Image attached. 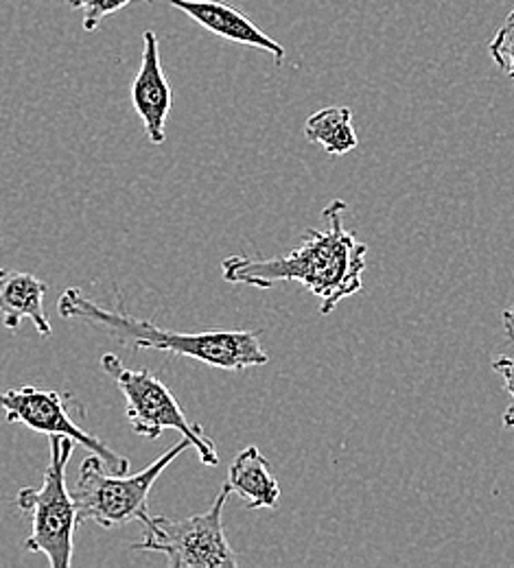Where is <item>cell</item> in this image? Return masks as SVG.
I'll use <instances>...</instances> for the list:
<instances>
[{"mask_svg": "<svg viewBox=\"0 0 514 568\" xmlns=\"http://www.w3.org/2000/svg\"><path fill=\"white\" fill-rule=\"evenodd\" d=\"M488 53L493 62L500 67V71L506 72L511 79H514V9L506 16L495 38L491 40Z\"/></svg>", "mask_w": 514, "mask_h": 568, "instance_id": "5bb4252c", "label": "cell"}, {"mask_svg": "<svg viewBox=\"0 0 514 568\" xmlns=\"http://www.w3.org/2000/svg\"><path fill=\"white\" fill-rule=\"evenodd\" d=\"M346 202L333 200L324 209L326 230H306L300 247L281 256H228L221 263L223 281L272 288L300 283L320 300V313L329 315L342 300L362 291L366 272V243H360L342 223Z\"/></svg>", "mask_w": 514, "mask_h": 568, "instance_id": "6da1fadb", "label": "cell"}, {"mask_svg": "<svg viewBox=\"0 0 514 568\" xmlns=\"http://www.w3.org/2000/svg\"><path fill=\"white\" fill-rule=\"evenodd\" d=\"M74 439L67 435L49 437V466L40 488H20L16 505L31 516L27 554H42L53 568L73 565L74 529L81 525L77 505L67 488V468L73 459Z\"/></svg>", "mask_w": 514, "mask_h": 568, "instance_id": "3957f363", "label": "cell"}, {"mask_svg": "<svg viewBox=\"0 0 514 568\" xmlns=\"http://www.w3.org/2000/svg\"><path fill=\"white\" fill-rule=\"evenodd\" d=\"M73 396L56 389L40 387H18L0 394V412L11 425L29 426L36 433L44 435H67L79 446L97 455L110 473L123 475L130 470V459L114 453L88 428L77 425L73 418Z\"/></svg>", "mask_w": 514, "mask_h": 568, "instance_id": "52a82bcc", "label": "cell"}, {"mask_svg": "<svg viewBox=\"0 0 514 568\" xmlns=\"http://www.w3.org/2000/svg\"><path fill=\"white\" fill-rule=\"evenodd\" d=\"M132 103L145 125L149 142L162 144L167 139L164 128L173 105V90L162 71L160 42L151 29L143 33V58L139 74L132 83Z\"/></svg>", "mask_w": 514, "mask_h": 568, "instance_id": "ba28073f", "label": "cell"}, {"mask_svg": "<svg viewBox=\"0 0 514 568\" xmlns=\"http://www.w3.org/2000/svg\"><path fill=\"white\" fill-rule=\"evenodd\" d=\"M58 313L64 320H79L90 324L92 328H101L121 346H130L134 351H162L175 356L195 358L228 372H241L270 363V355L259 342V331H164L149 320L130 315L128 311L105 308L94 300H88L77 286L67 288L60 295Z\"/></svg>", "mask_w": 514, "mask_h": 568, "instance_id": "7a4b0ae2", "label": "cell"}, {"mask_svg": "<svg viewBox=\"0 0 514 568\" xmlns=\"http://www.w3.org/2000/svg\"><path fill=\"white\" fill-rule=\"evenodd\" d=\"M71 9L83 11V31H94L103 18L125 9L134 0H67ZM148 4H155V0H143Z\"/></svg>", "mask_w": 514, "mask_h": 568, "instance_id": "4fadbf2b", "label": "cell"}, {"mask_svg": "<svg viewBox=\"0 0 514 568\" xmlns=\"http://www.w3.org/2000/svg\"><path fill=\"white\" fill-rule=\"evenodd\" d=\"M230 490L245 503L248 509H274L281 500V486L268 457L259 446H245L228 468Z\"/></svg>", "mask_w": 514, "mask_h": 568, "instance_id": "8fae6325", "label": "cell"}, {"mask_svg": "<svg viewBox=\"0 0 514 568\" xmlns=\"http://www.w3.org/2000/svg\"><path fill=\"white\" fill-rule=\"evenodd\" d=\"M189 448H193L191 439L182 437L162 457H158L137 475H117L108 468L103 470V462L90 453V457H85L79 468L73 490L79 523L94 520L105 529L134 520L143 523L149 516V493L153 484L169 468V464H173Z\"/></svg>", "mask_w": 514, "mask_h": 568, "instance_id": "277c9868", "label": "cell"}, {"mask_svg": "<svg viewBox=\"0 0 514 568\" xmlns=\"http://www.w3.org/2000/svg\"><path fill=\"white\" fill-rule=\"evenodd\" d=\"M171 7L184 11L200 27L215 33L228 42L261 49L274 58V64L281 67L285 62V47L263 33L250 18H245L236 7L221 0H169Z\"/></svg>", "mask_w": 514, "mask_h": 568, "instance_id": "9c48e42d", "label": "cell"}, {"mask_svg": "<svg viewBox=\"0 0 514 568\" xmlns=\"http://www.w3.org/2000/svg\"><path fill=\"white\" fill-rule=\"evenodd\" d=\"M504 320V326H506V333L508 337L514 342V306H508L502 315ZM493 369L504 378V385H506V392L511 396V405L506 407L504 412V426L506 428H514V358L513 356H497L493 361Z\"/></svg>", "mask_w": 514, "mask_h": 568, "instance_id": "9a60e30c", "label": "cell"}, {"mask_svg": "<svg viewBox=\"0 0 514 568\" xmlns=\"http://www.w3.org/2000/svg\"><path fill=\"white\" fill-rule=\"evenodd\" d=\"M232 495L223 484L215 503L187 518L151 516L143 520L145 536L134 542L132 551H153L167 556L171 568H236L239 560L225 538L223 507Z\"/></svg>", "mask_w": 514, "mask_h": 568, "instance_id": "5b68a950", "label": "cell"}, {"mask_svg": "<svg viewBox=\"0 0 514 568\" xmlns=\"http://www.w3.org/2000/svg\"><path fill=\"white\" fill-rule=\"evenodd\" d=\"M302 134L311 144H320L329 155L351 153L360 144L351 108H324L313 112Z\"/></svg>", "mask_w": 514, "mask_h": 568, "instance_id": "7c38bea8", "label": "cell"}, {"mask_svg": "<svg viewBox=\"0 0 514 568\" xmlns=\"http://www.w3.org/2000/svg\"><path fill=\"white\" fill-rule=\"evenodd\" d=\"M47 288L33 274L0 270V324L18 331L24 320H31L42 337H51L53 326L44 311Z\"/></svg>", "mask_w": 514, "mask_h": 568, "instance_id": "30bf717a", "label": "cell"}, {"mask_svg": "<svg viewBox=\"0 0 514 568\" xmlns=\"http://www.w3.org/2000/svg\"><path fill=\"white\" fill-rule=\"evenodd\" d=\"M101 369L117 383V387L125 396V414L137 435L158 439L164 428H175L178 433H182V437L191 439L204 466L220 464L215 442L204 433L202 425L187 418L173 392L153 372L130 369L112 353L101 356Z\"/></svg>", "mask_w": 514, "mask_h": 568, "instance_id": "8992f818", "label": "cell"}]
</instances>
